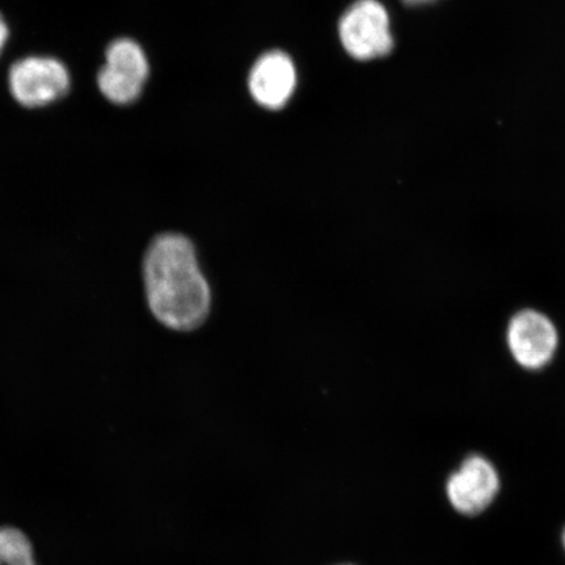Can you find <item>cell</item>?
I'll return each mask as SVG.
<instances>
[{
  "label": "cell",
  "instance_id": "1",
  "mask_svg": "<svg viewBox=\"0 0 565 565\" xmlns=\"http://www.w3.org/2000/svg\"><path fill=\"white\" fill-rule=\"evenodd\" d=\"M148 308L158 322L192 333L207 321L211 289L196 258L195 245L179 232H161L141 259Z\"/></svg>",
  "mask_w": 565,
  "mask_h": 565
},
{
  "label": "cell",
  "instance_id": "2",
  "mask_svg": "<svg viewBox=\"0 0 565 565\" xmlns=\"http://www.w3.org/2000/svg\"><path fill=\"white\" fill-rule=\"evenodd\" d=\"M345 52L359 61L381 58L392 52L394 41L385 7L377 0H359L339 23Z\"/></svg>",
  "mask_w": 565,
  "mask_h": 565
},
{
  "label": "cell",
  "instance_id": "3",
  "mask_svg": "<svg viewBox=\"0 0 565 565\" xmlns=\"http://www.w3.org/2000/svg\"><path fill=\"white\" fill-rule=\"evenodd\" d=\"M148 73L147 56L137 42L116 40L106 51L105 66L97 76L98 88L113 104H131L143 90Z\"/></svg>",
  "mask_w": 565,
  "mask_h": 565
},
{
  "label": "cell",
  "instance_id": "4",
  "mask_svg": "<svg viewBox=\"0 0 565 565\" xmlns=\"http://www.w3.org/2000/svg\"><path fill=\"white\" fill-rule=\"evenodd\" d=\"M70 88L68 71L47 56H30L10 70V89L15 100L26 108H40L60 100Z\"/></svg>",
  "mask_w": 565,
  "mask_h": 565
},
{
  "label": "cell",
  "instance_id": "5",
  "mask_svg": "<svg viewBox=\"0 0 565 565\" xmlns=\"http://www.w3.org/2000/svg\"><path fill=\"white\" fill-rule=\"evenodd\" d=\"M507 339L515 362L527 370L547 365L557 348L555 324L532 309L522 310L512 318Z\"/></svg>",
  "mask_w": 565,
  "mask_h": 565
},
{
  "label": "cell",
  "instance_id": "6",
  "mask_svg": "<svg viewBox=\"0 0 565 565\" xmlns=\"http://www.w3.org/2000/svg\"><path fill=\"white\" fill-rule=\"evenodd\" d=\"M500 489L497 469L480 456H471L448 480L450 504L462 514L476 515L489 508Z\"/></svg>",
  "mask_w": 565,
  "mask_h": 565
},
{
  "label": "cell",
  "instance_id": "7",
  "mask_svg": "<svg viewBox=\"0 0 565 565\" xmlns=\"http://www.w3.org/2000/svg\"><path fill=\"white\" fill-rule=\"evenodd\" d=\"M296 82L292 60L285 53L270 52L260 56L252 68L250 94L259 105L277 110L292 97Z\"/></svg>",
  "mask_w": 565,
  "mask_h": 565
},
{
  "label": "cell",
  "instance_id": "8",
  "mask_svg": "<svg viewBox=\"0 0 565 565\" xmlns=\"http://www.w3.org/2000/svg\"><path fill=\"white\" fill-rule=\"evenodd\" d=\"M0 565H38L28 536L17 527H0Z\"/></svg>",
  "mask_w": 565,
  "mask_h": 565
},
{
  "label": "cell",
  "instance_id": "9",
  "mask_svg": "<svg viewBox=\"0 0 565 565\" xmlns=\"http://www.w3.org/2000/svg\"><path fill=\"white\" fill-rule=\"evenodd\" d=\"M9 26H7L3 17L0 15V53H2V49L6 45L7 40H9Z\"/></svg>",
  "mask_w": 565,
  "mask_h": 565
},
{
  "label": "cell",
  "instance_id": "10",
  "mask_svg": "<svg viewBox=\"0 0 565 565\" xmlns=\"http://www.w3.org/2000/svg\"><path fill=\"white\" fill-rule=\"evenodd\" d=\"M404 2L409 6H420V4L435 2V0H404Z\"/></svg>",
  "mask_w": 565,
  "mask_h": 565
},
{
  "label": "cell",
  "instance_id": "11",
  "mask_svg": "<svg viewBox=\"0 0 565 565\" xmlns=\"http://www.w3.org/2000/svg\"><path fill=\"white\" fill-rule=\"evenodd\" d=\"M563 540H564V547H565V532H564V536H563Z\"/></svg>",
  "mask_w": 565,
  "mask_h": 565
}]
</instances>
